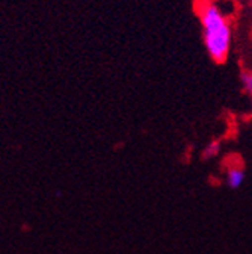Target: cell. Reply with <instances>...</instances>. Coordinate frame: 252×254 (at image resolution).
<instances>
[{"mask_svg":"<svg viewBox=\"0 0 252 254\" xmlns=\"http://www.w3.org/2000/svg\"><path fill=\"white\" fill-rule=\"evenodd\" d=\"M225 182H227L228 188L239 189L243 185V182H245V170L240 165L228 167V170L225 173Z\"/></svg>","mask_w":252,"mask_h":254,"instance_id":"cell-2","label":"cell"},{"mask_svg":"<svg viewBox=\"0 0 252 254\" xmlns=\"http://www.w3.org/2000/svg\"><path fill=\"white\" fill-rule=\"evenodd\" d=\"M242 85H243V89L246 91V94L252 97V73L245 71L242 74Z\"/></svg>","mask_w":252,"mask_h":254,"instance_id":"cell-4","label":"cell"},{"mask_svg":"<svg viewBox=\"0 0 252 254\" xmlns=\"http://www.w3.org/2000/svg\"><path fill=\"white\" fill-rule=\"evenodd\" d=\"M198 17L202 26V40L210 58L222 64L231 50L233 32L224 11L213 0H202L198 5Z\"/></svg>","mask_w":252,"mask_h":254,"instance_id":"cell-1","label":"cell"},{"mask_svg":"<svg viewBox=\"0 0 252 254\" xmlns=\"http://www.w3.org/2000/svg\"><path fill=\"white\" fill-rule=\"evenodd\" d=\"M220 150H222V142H220L219 139H213L204 147L202 157L205 159V161H210V159H214L216 156H219Z\"/></svg>","mask_w":252,"mask_h":254,"instance_id":"cell-3","label":"cell"}]
</instances>
